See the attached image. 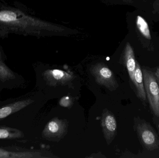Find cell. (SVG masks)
Masks as SVG:
<instances>
[{
    "mask_svg": "<svg viewBox=\"0 0 159 158\" xmlns=\"http://www.w3.org/2000/svg\"><path fill=\"white\" fill-rule=\"evenodd\" d=\"M90 71L99 84L104 85L111 91L116 90L118 87L114 73L106 65L97 64L91 68Z\"/></svg>",
    "mask_w": 159,
    "mask_h": 158,
    "instance_id": "4",
    "label": "cell"
},
{
    "mask_svg": "<svg viewBox=\"0 0 159 158\" xmlns=\"http://www.w3.org/2000/svg\"><path fill=\"white\" fill-rule=\"evenodd\" d=\"M147 99L152 114L159 119V85L155 73L146 68L142 69Z\"/></svg>",
    "mask_w": 159,
    "mask_h": 158,
    "instance_id": "3",
    "label": "cell"
},
{
    "mask_svg": "<svg viewBox=\"0 0 159 158\" xmlns=\"http://www.w3.org/2000/svg\"><path fill=\"white\" fill-rule=\"evenodd\" d=\"M155 74L159 85V67L156 70V71L155 72Z\"/></svg>",
    "mask_w": 159,
    "mask_h": 158,
    "instance_id": "16",
    "label": "cell"
},
{
    "mask_svg": "<svg viewBox=\"0 0 159 158\" xmlns=\"http://www.w3.org/2000/svg\"><path fill=\"white\" fill-rule=\"evenodd\" d=\"M102 126L106 140H111L116 132L117 122L115 117L112 114H106L102 120Z\"/></svg>",
    "mask_w": 159,
    "mask_h": 158,
    "instance_id": "10",
    "label": "cell"
},
{
    "mask_svg": "<svg viewBox=\"0 0 159 158\" xmlns=\"http://www.w3.org/2000/svg\"><path fill=\"white\" fill-rule=\"evenodd\" d=\"M124 60H125V65L129 76L130 79L133 83L137 61L135 59L133 49L129 42L127 43L125 47Z\"/></svg>",
    "mask_w": 159,
    "mask_h": 158,
    "instance_id": "11",
    "label": "cell"
},
{
    "mask_svg": "<svg viewBox=\"0 0 159 158\" xmlns=\"http://www.w3.org/2000/svg\"><path fill=\"white\" fill-rule=\"evenodd\" d=\"M24 137L23 132L18 129L0 126V139H17Z\"/></svg>",
    "mask_w": 159,
    "mask_h": 158,
    "instance_id": "12",
    "label": "cell"
},
{
    "mask_svg": "<svg viewBox=\"0 0 159 158\" xmlns=\"http://www.w3.org/2000/svg\"><path fill=\"white\" fill-rule=\"evenodd\" d=\"M0 59L2 60H3L2 53L1 49H0Z\"/></svg>",
    "mask_w": 159,
    "mask_h": 158,
    "instance_id": "17",
    "label": "cell"
},
{
    "mask_svg": "<svg viewBox=\"0 0 159 158\" xmlns=\"http://www.w3.org/2000/svg\"><path fill=\"white\" fill-rule=\"evenodd\" d=\"M158 130L159 133V124H158Z\"/></svg>",
    "mask_w": 159,
    "mask_h": 158,
    "instance_id": "18",
    "label": "cell"
},
{
    "mask_svg": "<svg viewBox=\"0 0 159 158\" xmlns=\"http://www.w3.org/2000/svg\"><path fill=\"white\" fill-rule=\"evenodd\" d=\"M133 83L136 89V93L137 97L142 102L145 103V105L147 99L144 85L143 71L140 64L137 62L134 72Z\"/></svg>",
    "mask_w": 159,
    "mask_h": 158,
    "instance_id": "9",
    "label": "cell"
},
{
    "mask_svg": "<svg viewBox=\"0 0 159 158\" xmlns=\"http://www.w3.org/2000/svg\"><path fill=\"white\" fill-rule=\"evenodd\" d=\"M44 79L50 85H65L72 80V73L59 69L48 70L43 73Z\"/></svg>",
    "mask_w": 159,
    "mask_h": 158,
    "instance_id": "6",
    "label": "cell"
},
{
    "mask_svg": "<svg viewBox=\"0 0 159 158\" xmlns=\"http://www.w3.org/2000/svg\"><path fill=\"white\" fill-rule=\"evenodd\" d=\"M40 27L37 19L22 11L11 7L0 8V36L9 33L27 35L33 34Z\"/></svg>",
    "mask_w": 159,
    "mask_h": 158,
    "instance_id": "1",
    "label": "cell"
},
{
    "mask_svg": "<svg viewBox=\"0 0 159 158\" xmlns=\"http://www.w3.org/2000/svg\"><path fill=\"white\" fill-rule=\"evenodd\" d=\"M59 104L61 106L69 107L72 105V99L69 96H64L61 99Z\"/></svg>",
    "mask_w": 159,
    "mask_h": 158,
    "instance_id": "15",
    "label": "cell"
},
{
    "mask_svg": "<svg viewBox=\"0 0 159 158\" xmlns=\"http://www.w3.org/2000/svg\"><path fill=\"white\" fill-rule=\"evenodd\" d=\"M42 154L38 151H32L20 147H0V158H42Z\"/></svg>",
    "mask_w": 159,
    "mask_h": 158,
    "instance_id": "5",
    "label": "cell"
},
{
    "mask_svg": "<svg viewBox=\"0 0 159 158\" xmlns=\"http://www.w3.org/2000/svg\"><path fill=\"white\" fill-rule=\"evenodd\" d=\"M136 25L138 31L143 37L147 40H151L152 36L150 33L149 26L143 17L140 15L137 16Z\"/></svg>",
    "mask_w": 159,
    "mask_h": 158,
    "instance_id": "13",
    "label": "cell"
},
{
    "mask_svg": "<svg viewBox=\"0 0 159 158\" xmlns=\"http://www.w3.org/2000/svg\"><path fill=\"white\" fill-rule=\"evenodd\" d=\"M34 102L30 99L13 102L0 107V121L22 110Z\"/></svg>",
    "mask_w": 159,
    "mask_h": 158,
    "instance_id": "8",
    "label": "cell"
},
{
    "mask_svg": "<svg viewBox=\"0 0 159 158\" xmlns=\"http://www.w3.org/2000/svg\"><path fill=\"white\" fill-rule=\"evenodd\" d=\"M16 78L14 72L0 59V80L4 83Z\"/></svg>",
    "mask_w": 159,
    "mask_h": 158,
    "instance_id": "14",
    "label": "cell"
},
{
    "mask_svg": "<svg viewBox=\"0 0 159 158\" xmlns=\"http://www.w3.org/2000/svg\"><path fill=\"white\" fill-rule=\"evenodd\" d=\"M135 129L140 143L144 151L157 156L159 154V137L149 122L137 118Z\"/></svg>",
    "mask_w": 159,
    "mask_h": 158,
    "instance_id": "2",
    "label": "cell"
},
{
    "mask_svg": "<svg viewBox=\"0 0 159 158\" xmlns=\"http://www.w3.org/2000/svg\"><path fill=\"white\" fill-rule=\"evenodd\" d=\"M66 130L67 124L65 122L55 118L46 125L43 135L48 138H60L65 134Z\"/></svg>",
    "mask_w": 159,
    "mask_h": 158,
    "instance_id": "7",
    "label": "cell"
}]
</instances>
